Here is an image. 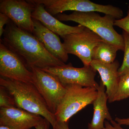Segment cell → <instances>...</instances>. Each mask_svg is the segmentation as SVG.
I'll list each match as a JSON object with an SVG mask.
<instances>
[{"label":"cell","instance_id":"obj_26","mask_svg":"<svg viewBox=\"0 0 129 129\" xmlns=\"http://www.w3.org/2000/svg\"><path fill=\"white\" fill-rule=\"evenodd\" d=\"M0 129H12L7 126L0 125Z\"/></svg>","mask_w":129,"mask_h":129},{"label":"cell","instance_id":"obj_24","mask_svg":"<svg viewBox=\"0 0 129 129\" xmlns=\"http://www.w3.org/2000/svg\"><path fill=\"white\" fill-rule=\"evenodd\" d=\"M53 129H70L69 126V122H57L55 126Z\"/></svg>","mask_w":129,"mask_h":129},{"label":"cell","instance_id":"obj_11","mask_svg":"<svg viewBox=\"0 0 129 129\" xmlns=\"http://www.w3.org/2000/svg\"><path fill=\"white\" fill-rule=\"evenodd\" d=\"M43 119L40 115L16 107L0 109V125L7 126L12 129L35 128Z\"/></svg>","mask_w":129,"mask_h":129},{"label":"cell","instance_id":"obj_16","mask_svg":"<svg viewBox=\"0 0 129 129\" xmlns=\"http://www.w3.org/2000/svg\"><path fill=\"white\" fill-rule=\"evenodd\" d=\"M120 50L117 47L103 40L95 47L92 60L106 64L112 63L115 61L117 52Z\"/></svg>","mask_w":129,"mask_h":129},{"label":"cell","instance_id":"obj_9","mask_svg":"<svg viewBox=\"0 0 129 129\" xmlns=\"http://www.w3.org/2000/svg\"><path fill=\"white\" fill-rule=\"evenodd\" d=\"M0 75L12 80L33 84L31 70L17 54L0 42Z\"/></svg>","mask_w":129,"mask_h":129},{"label":"cell","instance_id":"obj_15","mask_svg":"<svg viewBox=\"0 0 129 129\" xmlns=\"http://www.w3.org/2000/svg\"><path fill=\"white\" fill-rule=\"evenodd\" d=\"M106 87L101 81L99 83L98 90V95L93 103V114L92 120L88 125V129H102L104 126L105 119L113 120L107 106L108 98L106 92Z\"/></svg>","mask_w":129,"mask_h":129},{"label":"cell","instance_id":"obj_2","mask_svg":"<svg viewBox=\"0 0 129 129\" xmlns=\"http://www.w3.org/2000/svg\"><path fill=\"white\" fill-rule=\"evenodd\" d=\"M0 85L6 88L14 99L17 107L40 115L50 122L52 128L57 123L42 97L33 84L1 77Z\"/></svg>","mask_w":129,"mask_h":129},{"label":"cell","instance_id":"obj_23","mask_svg":"<svg viewBox=\"0 0 129 129\" xmlns=\"http://www.w3.org/2000/svg\"><path fill=\"white\" fill-rule=\"evenodd\" d=\"M50 123L48 120L44 118L35 128V129H50Z\"/></svg>","mask_w":129,"mask_h":129},{"label":"cell","instance_id":"obj_7","mask_svg":"<svg viewBox=\"0 0 129 129\" xmlns=\"http://www.w3.org/2000/svg\"><path fill=\"white\" fill-rule=\"evenodd\" d=\"M62 38L67 53L78 57L85 67L90 65L95 47L103 40L85 27L81 32L68 35Z\"/></svg>","mask_w":129,"mask_h":129},{"label":"cell","instance_id":"obj_4","mask_svg":"<svg viewBox=\"0 0 129 129\" xmlns=\"http://www.w3.org/2000/svg\"><path fill=\"white\" fill-rule=\"evenodd\" d=\"M67 92L55 114L57 122H68L88 105L93 104L98 95L94 88L76 84L66 86Z\"/></svg>","mask_w":129,"mask_h":129},{"label":"cell","instance_id":"obj_6","mask_svg":"<svg viewBox=\"0 0 129 129\" xmlns=\"http://www.w3.org/2000/svg\"><path fill=\"white\" fill-rule=\"evenodd\" d=\"M34 74L33 84L45 100L50 111L55 114L67 92L57 77L36 67H31Z\"/></svg>","mask_w":129,"mask_h":129},{"label":"cell","instance_id":"obj_19","mask_svg":"<svg viewBox=\"0 0 129 129\" xmlns=\"http://www.w3.org/2000/svg\"><path fill=\"white\" fill-rule=\"evenodd\" d=\"M13 107L16 106L13 98L6 88L0 85V107Z\"/></svg>","mask_w":129,"mask_h":129},{"label":"cell","instance_id":"obj_18","mask_svg":"<svg viewBox=\"0 0 129 129\" xmlns=\"http://www.w3.org/2000/svg\"><path fill=\"white\" fill-rule=\"evenodd\" d=\"M122 35L124 41V56L122 65L118 70L119 77L129 72V34L123 30Z\"/></svg>","mask_w":129,"mask_h":129},{"label":"cell","instance_id":"obj_3","mask_svg":"<svg viewBox=\"0 0 129 129\" xmlns=\"http://www.w3.org/2000/svg\"><path fill=\"white\" fill-rule=\"evenodd\" d=\"M56 18L61 21H73L92 30L105 41L124 51V41L122 35L114 28L115 18L105 14L101 16L96 12H81L74 11L71 14L60 13Z\"/></svg>","mask_w":129,"mask_h":129},{"label":"cell","instance_id":"obj_10","mask_svg":"<svg viewBox=\"0 0 129 129\" xmlns=\"http://www.w3.org/2000/svg\"><path fill=\"white\" fill-rule=\"evenodd\" d=\"M35 5L30 0H1L0 12L6 14L19 28L33 33L32 13Z\"/></svg>","mask_w":129,"mask_h":129},{"label":"cell","instance_id":"obj_20","mask_svg":"<svg viewBox=\"0 0 129 129\" xmlns=\"http://www.w3.org/2000/svg\"><path fill=\"white\" fill-rule=\"evenodd\" d=\"M114 25L121 28L129 34V4L127 16L120 19H116Z\"/></svg>","mask_w":129,"mask_h":129},{"label":"cell","instance_id":"obj_25","mask_svg":"<svg viewBox=\"0 0 129 129\" xmlns=\"http://www.w3.org/2000/svg\"><path fill=\"white\" fill-rule=\"evenodd\" d=\"M115 120L120 125H126L129 126V118H120L118 117H116Z\"/></svg>","mask_w":129,"mask_h":129},{"label":"cell","instance_id":"obj_12","mask_svg":"<svg viewBox=\"0 0 129 129\" xmlns=\"http://www.w3.org/2000/svg\"><path fill=\"white\" fill-rule=\"evenodd\" d=\"M33 35L51 55L63 62L68 60V54L58 36L48 29L38 20L33 19Z\"/></svg>","mask_w":129,"mask_h":129},{"label":"cell","instance_id":"obj_5","mask_svg":"<svg viewBox=\"0 0 129 129\" xmlns=\"http://www.w3.org/2000/svg\"><path fill=\"white\" fill-rule=\"evenodd\" d=\"M35 2L44 5L47 11L53 16L69 11L98 12L111 15L116 19L122 18L123 15V11L119 8L96 4L89 0H35Z\"/></svg>","mask_w":129,"mask_h":129},{"label":"cell","instance_id":"obj_1","mask_svg":"<svg viewBox=\"0 0 129 129\" xmlns=\"http://www.w3.org/2000/svg\"><path fill=\"white\" fill-rule=\"evenodd\" d=\"M1 42L21 58L29 69L66 65L51 55L33 34L19 28L11 20L6 25Z\"/></svg>","mask_w":129,"mask_h":129},{"label":"cell","instance_id":"obj_13","mask_svg":"<svg viewBox=\"0 0 129 129\" xmlns=\"http://www.w3.org/2000/svg\"><path fill=\"white\" fill-rule=\"evenodd\" d=\"M30 1L35 5L32 13V18L40 21L46 27L61 38L68 35L81 32L85 27L80 24L71 26L64 24L48 13L44 5Z\"/></svg>","mask_w":129,"mask_h":129},{"label":"cell","instance_id":"obj_21","mask_svg":"<svg viewBox=\"0 0 129 129\" xmlns=\"http://www.w3.org/2000/svg\"><path fill=\"white\" fill-rule=\"evenodd\" d=\"M10 19L6 14L0 13V37H2L5 29L4 26L7 25L10 21Z\"/></svg>","mask_w":129,"mask_h":129},{"label":"cell","instance_id":"obj_17","mask_svg":"<svg viewBox=\"0 0 129 129\" xmlns=\"http://www.w3.org/2000/svg\"><path fill=\"white\" fill-rule=\"evenodd\" d=\"M129 98V72L119 77L117 90L113 102Z\"/></svg>","mask_w":129,"mask_h":129},{"label":"cell","instance_id":"obj_22","mask_svg":"<svg viewBox=\"0 0 129 129\" xmlns=\"http://www.w3.org/2000/svg\"><path fill=\"white\" fill-rule=\"evenodd\" d=\"M110 122L111 123H109L108 121L105 120L104 127L102 129H125L122 128L121 125L115 120H112Z\"/></svg>","mask_w":129,"mask_h":129},{"label":"cell","instance_id":"obj_14","mask_svg":"<svg viewBox=\"0 0 129 129\" xmlns=\"http://www.w3.org/2000/svg\"><path fill=\"white\" fill-rule=\"evenodd\" d=\"M90 66L99 73L101 76V81L106 88L108 102L113 103L119 81V62L118 60H115L112 63L106 64L92 60Z\"/></svg>","mask_w":129,"mask_h":129},{"label":"cell","instance_id":"obj_8","mask_svg":"<svg viewBox=\"0 0 129 129\" xmlns=\"http://www.w3.org/2000/svg\"><path fill=\"white\" fill-rule=\"evenodd\" d=\"M57 77L62 84L66 86L76 84L98 90L99 84L95 80L96 71L91 66L77 68L69 63L63 67H52L42 69Z\"/></svg>","mask_w":129,"mask_h":129}]
</instances>
